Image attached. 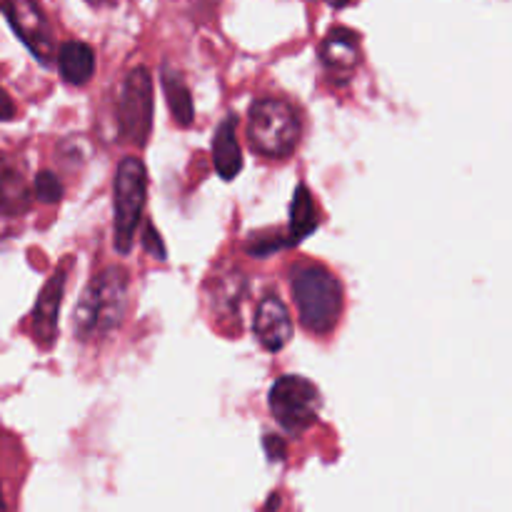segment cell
Returning a JSON list of instances; mask_svg holds the SVG:
<instances>
[{
  "instance_id": "6da1fadb",
  "label": "cell",
  "mask_w": 512,
  "mask_h": 512,
  "mask_svg": "<svg viewBox=\"0 0 512 512\" xmlns=\"http://www.w3.org/2000/svg\"><path fill=\"white\" fill-rule=\"evenodd\" d=\"M128 293L130 283L123 268L108 265V268L100 270L75 305V335L80 340H100L118 330L123 325L125 313H128Z\"/></svg>"
},
{
  "instance_id": "7a4b0ae2",
  "label": "cell",
  "mask_w": 512,
  "mask_h": 512,
  "mask_svg": "<svg viewBox=\"0 0 512 512\" xmlns=\"http://www.w3.org/2000/svg\"><path fill=\"white\" fill-rule=\"evenodd\" d=\"M300 325L315 335H328L343 313V283L323 265H298L290 275Z\"/></svg>"
},
{
  "instance_id": "3957f363",
  "label": "cell",
  "mask_w": 512,
  "mask_h": 512,
  "mask_svg": "<svg viewBox=\"0 0 512 512\" xmlns=\"http://www.w3.org/2000/svg\"><path fill=\"white\" fill-rule=\"evenodd\" d=\"M248 143L255 153L285 160L300 143V118L283 98H258L248 113Z\"/></svg>"
},
{
  "instance_id": "277c9868",
  "label": "cell",
  "mask_w": 512,
  "mask_h": 512,
  "mask_svg": "<svg viewBox=\"0 0 512 512\" xmlns=\"http://www.w3.org/2000/svg\"><path fill=\"white\" fill-rule=\"evenodd\" d=\"M148 200V170L135 155L118 163L113 175V248L128 255L135 245L138 225Z\"/></svg>"
},
{
  "instance_id": "5b68a950",
  "label": "cell",
  "mask_w": 512,
  "mask_h": 512,
  "mask_svg": "<svg viewBox=\"0 0 512 512\" xmlns=\"http://www.w3.org/2000/svg\"><path fill=\"white\" fill-rule=\"evenodd\" d=\"M268 405L280 428L303 433L318 420L320 390L303 375H283L270 385Z\"/></svg>"
},
{
  "instance_id": "8992f818",
  "label": "cell",
  "mask_w": 512,
  "mask_h": 512,
  "mask_svg": "<svg viewBox=\"0 0 512 512\" xmlns=\"http://www.w3.org/2000/svg\"><path fill=\"white\" fill-rule=\"evenodd\" d=\"M118 128L128 143H148L153 130V75L143 65L130 70L123 80L118 100Z\"/></svg>"
},
{
  "instance_id": "52a82bcc",
  "label": "cell",
  "mask_w": 512,
  "mask_h": 512,
  "mask_svg": "<svg viewBox=\"0 0 512 512\" xmlns=\"http://www.w3.org/2000/svg\"><path fill=\"white\" fill-rule=\"evenodd\" d=\"M3 13L10 28L15 30V35L23 40V45L38 63L50 65L53 58H58L53 30L35 0H3Z\"/></svg>"
},
{
  "instance_id": "ba28073f",
  "label": "cell",
  "mask_w": 512,
  "mask_h": 512,
  "mask_svg": "<svg viewBox=\"0 0 512 512\" xmlns=\"http://www.w3.org/2000/svg\"><path fill=\"white\" fill-rule=\"evenodd\" d=\"M255 338L263 345L268 353H278L293 338V318L288 313V305L278 298V295L268 293L258 303V310H255Z\"/></svg>"
},
{
  "instance_id": "9c48e42d",
  "label": "cell",
  "mask_w": 512,
  "mask_h": 512,
  "mask_svg": "<svg viewBox=\"0 0 512 512\" xmlns=\"http://www.w3.org/2000/svg\"><path fill=\"white\" fill-rule=\"evenodd\" d=\"M65 280H68L65 270H55L35 300L30 328H33V338L40 348H50L55 343V335H58V315L60 305H63Z\"/></svg>"
},
{
  "instance_id": "30bf717a",
  "label": "cell",
  "mask_w": 512,
  "mask_h": 512,
  "mask_svg": "<svg viewBox=\"0 0 512 512\" xmlns=\"http://www.w3.org/2000/svg\"><path fill=\"white\" fill-rule=\"evenodd\" d=\"M363 60L360 53V35L355 30L343 28H330L328 35L320 43V63L325 65L330 75L340 80H348L355 73V68Z\"/></svg>"
},
{
  "instance_id": "8fae6325",
  "label": "cell",
  "mask_w": 512,
  "mask_h": 512,
  "mask_svg": "<svg viewBox=\"0 0 512 512\" xmlns=\"http://www.w3.org/2000/svg\"><path fill=\"white\" fill-rule=\"evenodd\" d=\"M213 165L223 180L238 178L243 170V155H240L238 143V130H235V120L225 118L218 125L213 135Z\"/></svg>"
},
{
  "instance_id": "7c38bea8",
  "label": "cell",
  "mask_w": 512,
  "mask_h": 512,
  "mask_svg": "<svg viewBox=\"0 0 512 512\" xmlns=\"http://www.w3.org/2000/svg\"><path fill=\"white\" fill-rule=\"evenodd\" d=\"M160 85H163L165 103H168L170 115H173L175 123H178L180 128H190L195 120V105L183 73L170 68V65H165V68L160 70Z\"/></svg>"
},
{
  "instance_id": "4fadbf2b",
  "label": "cell",
  "mask_w": 512,
  "mask_h": 512,
  "mask_svg": "<svg viewBox=\"0 0 512 512\" xmlns=\"http://www.w3.org/2000/svg\"><path fill=\"white\" fill-rule=\"evenodd\" d=\"M58 68L65 83L85 85L95 73V53L88 43L68 40L58 48Z\"/></svg>"
},
{
  "instance_id": "5bb4252c",
  "label": "cell",
  "mask_w": 512,
  "mask_h": 512,
  "mask_svg": "<svg viewBox=\"0 0 512 512\" xmlns=\"http://www.w3.org/2000/svg\"><path fill=\"white\" fill-rule=\"evenodd\" d=\"M318 208L313 203V195H310L308 185H298L293 195V203H290V228H288V245L303 243L308 235H313V230L318 228Z\"/></svg>"
},
{
  "instance_id": "9a60e30c",
  "label": "cell",
  "mask_w": 512,
  "mask_h": 512,
  "mask_svg": "<svg viewBox=\"0 0 512 512\" xmlns=\"http://www.w3.org/2000/svg\"><path fill=\"white\" fill-rule=\"evenodd\" d=\"M245 290H248V283H245V275L240 270L218 275L213 293L215 313L223 315V318H235L240 313V305H243Z\"/></svg>"
},
{
  "instance_id": "2e32d148",
  "label": "cell",
  "mask_w": 512,
  "mask_h": 512,
  "mask_svg": "<svg viewBox=\"0 0 512 512\" xmlns=\"http://www.w3.org/2000/svg\"><path fill=\"white\" fill-rule=\"evenodd\" d=\"M35 198L40 200V203H58L60 198H63V183H60V178L55 173H50V170H43V173H38V178H35Z\"/></svg>"
},
{
  "instance_id": "e0dca14e",
  "label": "cell",
  "mask_w": 512,
  "mask_h": 512,
  "mask_svg": "<svg viewBox=\"0 0 512 512\" xmlns=\"http://www.w3.org/2000/svg\"><path fill=\"white\" fill-rule=\"evenodd\" d=\"M143 248L148 250V253L153 255V258H158V260H165V245H163V240H160V235L155 233L153 223H145Z\"/></svg>"
},
{
  "instance_id": "ac0fdd59",
  "label": "cell",
  "mask_w": 512,
  "mask_h": 512,
  "mask_svg": "<svg viewBox=\"0 0 512 512\" xmlns=\"http://www.w3.org/2000/svg\"><path fill=\"white\" fill-rule=\"evenodd\" d=\"M15 118V103L10 100V95L5 93L3 85H0V120H13Z\"/></svg>"
},
{
  "instance_id": "d6986e66",
  "label": "cell",
  "mask_w": 512,
  "mask_h": 512,
  "mask_svg": "<svg viewBox=\"0 0 512 512\" xmlns=\"http://www.w3.org/2000/svg\"><path fill=\"white\" fill-rule=\"evenodd\" d=\"M345 3H348V0H333V5H335V8H343Z\"/></svg>"
},
{
  "instance_id": "ffe728a7",
  "label": "cell",
  "mask_w": 512,
  "mask_h": 512,
  "mask_svg": "<svg viewBox=\"0 0 512 512\" xmlns=\"http://www.w3.org/2000/svg\"><path fill=\"white\" fill-rule=\"evenodd\" d=\"M90 5H103V3H108V0H88Z\"/></svg>"
},
{
  "instance_id": "44dd1931",
  "label": "cell",
  "mask_w": 512,
  "mask_h": 512,
  "mask_svg": "<svg viewBox=\"0 0 512 512\" xmlns=\"http://www.w3.org/2000/svg\"><path fill=\"white\" fill-rule=\"evenodd\" d=\"M0 512H5V508H3V498H0Z\"/></svg>"
}]
</instances>
